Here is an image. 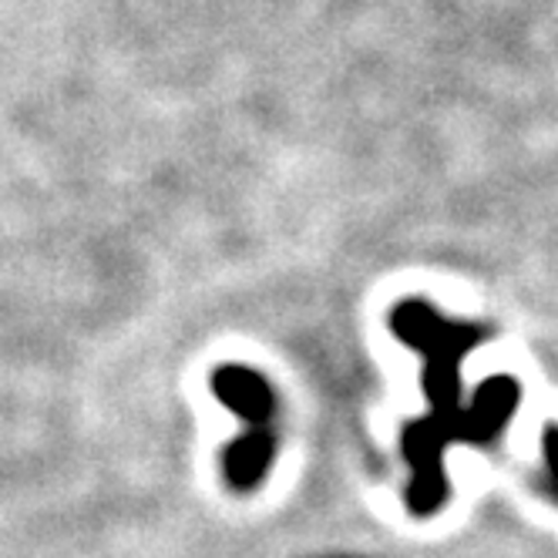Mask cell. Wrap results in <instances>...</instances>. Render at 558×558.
<instances>
[{
  "label": "cell",
  "mask_w": 558,
  "mask_h": 558,
  "mask_svg": "<svg viewBox=\"0 0 558 558\" xmlns=\"http://www.w3.org/2000/svg\"><path fill=\"white\" fill-rule=\"evenodd\" d=\"M209 387L219 401L243 421V434L226 445L222 454V471L232 492H253L263 485L266 471L276 461L279 451V430H276V414L279 401L272 384L239 364L216 367L209 374Z\"/></svg>",
  "instance_id": "2"
},
{
  "label": "cell",
  "mask_w": 558,
  "mask_h": 558,
  "mask_svg": "<svg viewBox=\"0 0 558 558\" xmlns=\"http://www.w3.org/2000/svg\"><path fill=\"white\" fill-rule=\"evenodd\" d=\"M393 337L424 356L427 414L404 424L401 448L411 464L408 508L414 514H434L448 498L445 451L451 445H477L501 430L514 414L522 387L511 377H492L477 387L474 401L461 404V364L488 337L482 324L448 320L424 300H404L390 313Z\"/></svg>",
  "instance_id": "1"
}]
</instances>
